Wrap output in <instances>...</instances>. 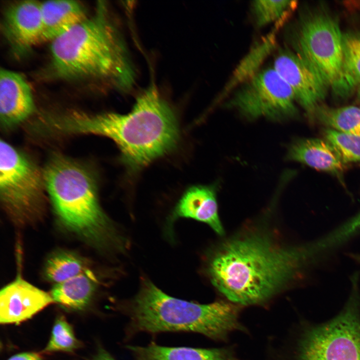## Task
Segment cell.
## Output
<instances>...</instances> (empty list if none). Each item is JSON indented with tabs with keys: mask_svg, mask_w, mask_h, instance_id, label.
<instances>
[{
	"mask_svg": "<svg viewBox=\"0 0 360 360\" xmlns=\"http://www.w3.org/2000/svg\"><path fill=\"white\" fill-rule=\"evenodd\" d=\"M43 176L56 214L66 228L100 248H121L122 240L101 208L95 180L86 168L56 154Z\"/></svg>",
	"mask_w": 360,
	"mask_h": 360,
	"instance_id": "5",
	"label": "cell"
},
{
	"mask_svg": "<svg viewBox=\"0 0 360 360\" xmlns=\"http://www.w3.org/2000/svg\"><path fill=\"white\" fill-rule=\"evenodd\" d=\"M53 124L64 132L111 138L119 147L124 162L134 168L170 152L178 137L175 115L154 83L138 96L127 114L74 112L54 120Z\"/></svg>",
	"mask_w": 360,
	"mask_h": 360,
	"instance_id": "2",
	"label": "cell"
},
{
	"mask_svg": "<svg viewBox=\"0 0 360 360\" xmlns=\"http://www.w3.org/2000/svg\"><path fill=\"white\" fill-rule=\"evenodd\" d=\"M323 134L324 138L334 146L345 164L360 162V136L328 128L324 129Z\"/></svg>",
	"mask_w": 360,
	"mask_h": 360,
	"instance_id": "24",
	"label": "cell"
},
{
	"mask_svg": "<svg viewBox=\"0 0 360 360\" xmlns=\"http://www.w3.org/2000/svg\"><path fill=\"white\" fill-rule=\"evenodd\" d=\"M353 257H354L356 260H357L360 262V254L354 256Z\"/></svg>",
	"mask_w": 360,
	"mask_h": 360,
	"instance_id": "29",
	"label": "cell"
},
{
	"mask_svg": "<svg viewBox=\"0 0 360 360\" xmlns=\"http://www.w3.org/2000/svg\"><path fill=\"white\" fill-rule=\"evenodd\" d=\"M78 346L71 326L64 317L60 316L54 324L50 340L43 352H72Z\"/></svg>",
	"mask_w": 360,
	"mask_h": 360,
	"instance_id": "25",
	"label": "cell"
},
{
	"mask_svg": "<svg viewBox=\"0 0 360 360\" xmlns=\"http://www.w3.org/2000/svg\"><path fill=\"white\" fill-rule=\"evenodd\" d=\"M348 242L340 226L292 245L268 232L252 230L222 242L208 260V273L226 300L243 307L264 306Z\"/></svg>",
	"mask_w": 360,
	"mask_h": 360,
	"instance_id": "1",
	"label": "cell"
},
{
	"mask_svg": "<svg viewBox=\"0 0 360 360\" xmlns=\"http://www.w3.org/2000/svg\"><path fill=\"white\" fill-rule=\"evenodd\" d=\"M54 302L50 294L18 276L0 290V322L18 324Z\"/></svg>",
	"mask_w": 360,
	"mask_h": 360,
	"instance_id": "12",
	"label": "cell"
},
{
	"mask_svg": "<svg viewBox=\"0 0 360 360\" xmlns=\"http://www.w3.org/2000/svg\"><path fill=\"white\" fill-rule=\"evenodd\" d=\"M296 38V53L332 89L341 74L342 37L336 18L316 10L301 21Z\"/></svg>",
	"mask_w": 360,
	"mask_h": 360,
	"instance_id": "8",
	"label": "cell"
},
{
	"mask_svg": "<svg viewBox=\"0 0 360 360\" xmlns=\"http://www.w3.org/2000/svg\"><path fill=\"white\" fill-rule=\"evenodd\" d=\"M92 360H116L106 350L100 348Z\"/></svg>",
	"mask_w": 360,
	"mask_h": 360,
	"instance_id": "27",
	"label": "cell"
},
{
	"mask_svg": "<svg viewBox=\"0 0 360 360\" xmlns=\"http://www.w3.org/2000/svg\"><path fill=\"white\" fill-rule=\"evenodd\" d=\"M290 160L306 164L316 170L340 177L345 164L338 152L328 140L318 138H303L290 147Z\"/></svg>",
	"mask_w": 360,
	"mask_h": 360,
	"instance_id": "15",
	"label": "cell"
},
{
	"mask_svg": "<svg viewBox=\"0 0 360 360\" xmlns=\"http://www.w3.org/2000/svg\"><path fill=\"white\" fill-rule=\"evenodd\" d=\"M242 308L226 300L200 304L174 298L146 280L126 312L133 332H194L224 342L232 332H248Z\"/></svg>",
	"mask_w": 360,
	"mask_h": 360,
	"instance_id": "4",
	"label": "cell"
},
{
	"mask_svg": "<svg viewBox=\"0 0 360 360\" xmlns=\"http://www.w3.org/2000/svg\"><path fill=\"white\" fill-rule=\"evenodd\" d=\"M44 188L43 175L32 161L1 140L0 200L8 214L16 224H30L42 216Z\"/></svg>",
	"mask_w": 360,
	"mask_h": 360,
	"instance_id": "7",
	"label": "cell"
},
{
	"mask_svg": "<svg viewBox=\"0 0 360 360\" xmlns=\"http://www.w3.org/2000/svg\"><path fill=\"white\" fill-rule=\"evenodd\" d=\"M4 34L17 52H24L42 42L40 2L22 0L6 8L2 20Z\"/></svg>",
	"mask_w": 360,
	"mask_h": 360,
	"instance_id": "11",
	"label": "cell"
},
{
	"mask_svg": "<svg viewBox=\"0 0 360 360\" xmlns=\"http://www.w3.org/2000/svg\"><path fill=\"white\" fill-rule=\"evenodd\" d=\"M96 280L89 270L64 282L56 284L50 293L54 302L70 309L82 310L90 300Z\"/></svg>",
	"mask_w": 360,
	"mask_h": 360,
	"instance_id": "18",
	"label": "cell"
},
{
	"mask_svg": "<svg viewBox=\"0 0 360 360\" xmlns=\"http://www.w3.org/2000/svg\"><path fill=\"white\" fill-rule=\"evenodd\" d=\"M341 132L360 136V108L348 106L331 108L320 104L315 110L312 120Z\"/></svg>",
	"mask_w": 360,
	"mask_h": 360,
	"instance_id": "20",
	"label": "cell"
},
{
	"mask_svg": "<svg viewBox=\"0 0 360 360\" xmlns=\"http://www.w3.org/2000/svg\"><path fill=\"white\" fill-rule=\"evenodd\" d=\"M182 218L204 222L219 235L224 233L218 214L216 191L212 186H193L185 192L170 216L168 224Z\"/></svg>",
	"mask_w": 360,
	"mask_h": 360,
	"instance_id": "14",
	"label": "cell"
},
{
	"mask_svg": "<svg viewBox=\"0 0 360 360\" xmlns=\"http://www.w3.org/2000/svg\"><path fill=\"white\" fill-rule=\"evenodd\" d=\"M126 348L135 360H243L232 346L210 348L166 347L152 342L145 346Z\"/></svg>",
	"mask_w": 360,
	"mask_h": 360,
	"instance_id": "16",
	"label": "cell"
},
{
	"mask_svg": "<svg viewBox=\"0 0 360 360\" xmlns=\"http://www.w3.org/2000/svg\"><path fill=\"white\" fill-rule=\"evenodd\" d=\"M274 34H271L252 49L236 68L226 90L228 92L234 86L245 82L259 71V66L274 46Z\"/></svg>",
	"mask_w": 360,
	"mask_h": 360,
	"instance_id": "22",
	"label": "cell"
},
{
	"mask_svg": "<svg viewBox=\"0 0 360 360\" xmlns=\"http://www.w3.org/2000/svg\"><path fill=\"white\" fill-rule=\"evenodd\" d=\"M274 68L291 88L296 100L312 119L325 98L328 86L320 75L296 53L282 50L274 58Z\"/></svg>",
	"mask_w": 360,
	"mask_h": 360,
	"instance_id": "10",
	"label": "cell"
},
{
	"mask_svg": "<svg viewBox=\"0 0 360 360\" xmlns=\"http://www.w3.org/2000/svg\"><path fill=\"white\" fill-rule=\"evenodd\" d=\"M51 42V66L59 78L107 80L120 90L132 86L135 72L127 48L104 4Z\"/></svg>",
	"mask_w": 360,
	"mask_h": 360,
	"instance_id": "3",
	"label": "cell"
},
{
	"mask_svg": "<svg viewBox=\"0 0 360 360\" xmlns=\"http://www.w3.org/2000/svg\"><path fill=\"white\" fill-rule=\"evenodd\" d=\"M296 102L291 88L272 66L259 70L244 82L228 106L248 118L280 119L297 116Z\"/></svg>",
	"mask_w": 360,
	"mask_h": 360,
	"instance_id": "9",
	"label": "cell"
},
{
	"mask_svg": "<svg viewBox=\"0 0 360 360\" xmlns=\"http://www.w3.org/2000/svg\"><path fill=\"white\" fill-rule=\"evenodd\" d=\"M357 100L360 102V86L358 87L357 92Z\"/></svg>",
	"mask_w": 360,
	"mask_h": 360,
	"instance_id": "28",
	"label": "cell"
},
{
	"mask_svg": "<svg viewBox=\"0 0 360 360\" xmlns=\"http://www.w3.org/2000/svg\"><path fill=\"white\" fill-rule=\"evenodd\" d=\"M360 86V31L343 34L340 78L332 88L340 97L348 96Z\"/></svg>",
	"mask_w": 360,
	"mask_h": 360,
	"instance_id": "19",
	"label": "cell"
},
{
	"mask_svg": "<svg viewBox=\"0 0 360 360\" xmlns=\"http://www.w3.org/2000/svg\"><path fill=\"white\" fill-rule=\"evenodd\" d=\"M296 5V1L285 0H257L252 4L256 24L260 27L285 18Z\"/></svg>",
	"mask_w": 360,
	"mask_h": 360,
	"instance_id": "23",
	"label": "cell"
},
{
	"mask_svg": "<svg viewBox=\"0 0 360 360\" xmlns=\"http://www.w3.org/2000/svg\"><path fill=\"white\" fill-rule=\"evenodd\" d=\"M8 360H42V357L38 353L28 352L16 354Z\"/></svg>",
	"mask_w": 360,
	"mask_h": 360,
	"instance_id": "26",
	"label": "cell"
},
{
	"mask_svg": "<svg viewBox=\"0 0 360 360\" xmlns=\"http://www.w3.org/2000/svg\"><path fill=\"white\" fill-rule=\"evenodd\" d=\"M352 289L346 312L304 333L293 352L280 343L272 344L266 360H360V322L353 308L358 288Z\"/></svg>",
	"mask_w": 360,
	"mask_h": 360,
	"instance_id": "6",
	"label": "cell"
},
{
	"mask_svg": "<svg viewBox=\"0 0 360 360\" xmlns=\"http://www.w3.org/2000/svg\"><path fill=\"white\" fill-rule=\"evenodd\" d=\"M34 110L32 90L22 74L1 68L0 116L2 124L11 128L28 118Z\"/></svg>",
	"mask_w": 360,
	"mask_h": 360,
	"instance_id": "13",
	"label": "cell"
},
{
	"mask_svg": "<svg viewBox=\"0 0 360 360\" xmlns=\"http://www.w3.org/2000/svg\"><path fill=\"white\" fill-rule=\"evenodd\" d=\"M86 270L84 260L68 252H57L48 260L44 269L46 278L58 284L82 273Z\"/></svg>",
	"mask_w": 360,
	"mask_h": 360,
	"instance_id": "21",
	"label": "cell"
},
{
	"mask_svg": "<svg viewBox=\"0 0 360 360\" xmlns=\"http://www.w3.org/2000/svg\"><path fill=\"white\" fill-rule=\"evenodd\" d=\"M42 42L52 41L85 20L86 12L80 2L46 0L40 2Z\"/></svg>",
	"mask_w": 360,
	"mask_h": 360,
	"instance_id": "17",
	"label": "cell"
}]
</instances>
